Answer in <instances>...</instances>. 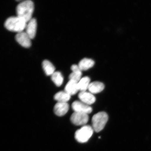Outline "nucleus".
Returning <instances> with one entry per match:
<instances>
[{"label":"nucleus","instance_id":"1","mask_svg":"<svg viewBox=\"0 0 151 151\" xmlns=\"http://www.w3.org/2000/svg\"><path fill=\"white\" fill-rule=\"evenodd\" d=\"M34 4L30 0L24 1L17 5L16 8L17 16L24 19L28 22L31 19L34 10Z\"/></svg>","mask_w":151,"mask_h":151},{"label":"nucleus","instance_id":"2","mask_svg":"<svg viewBox=\"0 0 151 151\" xmlns=\"http://www.w3.org/2000/svg\"><path fill=\"white\" fill-rule=\"evenodd\" d=\"M27 23L24 19L17 16L11 17L7 19L4 25L9 31L19 33L23 32L25 29Z\"/></svg>","mask_w":151,"mask_h":151},{"label":"nucleus","instance_id":"3","mask_svg":"<svg viewBox=\"0 0 151 151\" xmlns=\"http://www.w3.org/2000/svg\"><path fill=\"white\" fill-rule=\"evenodd\" d=\"M108 120V116L104 112L94 114L92 119V127L94 131L99 132L102 130Z\"/></svg>","mask_w":151,"mask_h":151},{"label":"nucleus","instance_id":"4","mask_svg":"<svg viewBox=\"0 0 151 151\" xmlns=\"http://www.w3.org/2000/svg\"><path fill=\"white\" fill-rule=\"evenodd\" d=\"M94 131L93 128L91 126H83L75 132V139L79 142H86L91 137Z\"/></svg>","mask_w":151,"mask_h":151},{"label":"nucleus","instance_id":"5","mask_svg":"<svg viewBox=\"0 0 151 151\" xmlns=\"http://www.w3.org/2000/svg\"><path fill=\"white\" fill-rule=\"evenodd\" d=\"M88 114L85 113L74 112L71 115L70 120L72 123L77 126H84L88 122Z\"/></svg>","mask_w":151,"mask_h":151},{"label":"nucleus","instance_id":"6","mask_svg":"<svg viewBox=\"0 0 151 151\" xmlns=\"http://www.w3.org/2000/svg\"><path fill=\"white\" fill-rule=\"evenodd\" d=\"M72 108L75 112L85 113L88 114L92 112V107L80 101H75L71 105Z\"/></svg>","mask_w":151,"mask_h":151},{"label":"nucleus","instance_id":"7","mask_svg":"<svg viewBox=\"0 0 151 151\" xmlns=\"http://www.w3.org/2000/svg\"><path fill=\"white\" fill-rule=\"evenodd\" d=\"M15 39L19 44L24 48H28L31 46V39L26 32L18 33L15 36Z\"/></svg>","mask_w":151,"mask_h":151},{"label":"nucleus","instance_id":"8","mask_svg":"<svg viewBox=\"0 0 151 151\" xmlns=\"http://www.w3.org/2000/svg\"><path fill=\"white\" fill-rule=\"evenodd\" d=\"M26 27V32L29 35L30 38L33 39L36 35L37 23L36 19L32 18L28 22Z\"/></svg>","mask_w":151,"mask_h":151},{"label":"nucleus","instance_id":"9","mask_svg":"<svg viewBox=\"0 0 151 151\" xmlns=\"http://www.w3.org/2000/svg\"><path fill=\"white\" fill-rule=\"evenodd\" d=\"M78 97L81 101L88 105L93 104L96 100L93 94L86 91L81 92Z\"/></svg>","mask_w":151,"mask_h":151},{"label":"nucleus","instance_id":"10","mask_svg":"<svg viewBox=\"0 0 151 151\" xmlns=\"http://www.w3.org/2000/svg\"><path fill=\"white\" fill-rule=\"evenodd\" d=\"M69 109V105L67 103L58 102L55 105L54 111L57 116H63L67 113Z\"/></svg>","mask_w":151,"mask_h":151},{"label":"nucleus","instance_id":"11","mask_svg":"<svg viewBox=\"0 0 151 151\" xmlns=\"http://www.w3.org/2000/svg\"><path fill=\"white\" fill-rule=\"evenodd\" d=\"M72 73L69 76V80H72L78 82L80 81L82 76V70H81L78 65H73L71 67Z\"/></svg>","mask_w":151,"mask_h":151},{"label":"nucleus","instance_id":"12","mask_svg":"<svg viewBox=\"0 0 151 151\" xmlns=\"http://www.w3.org/2000/svg\"><path fill=\"white\" fill-rule=\"evenodd\" d=\"M104 85L99 82H94L90 83L88 90L92 94H97L103 91L104 88Z\"/></svg>","mask_w":151,"mask_h":151},{"label":"nucleus","instance_id":"13","mask_svg":"<svg viewBox=\"0 0 151 151\" xmlns=\"http://www.w3.org/2000/svg\"><path fill=\"white\" fill-rule=\"evenodd\" d=\"M78 83L74 81L69 80L66 85L65 91L71 96L74 95L79 91Z\"/></svg>","mask_w":151,"mask_h":151},{"label":"nucleus","instance_id":"14","mask_svg":"<svg viewBox=\"0 0 151 151\" xmlns=\"http://www.w3.org/2000/svg\"><path fill=\"white\" fill-rule=\"evenodd\" d=\"M42 68L47 76H52L55 72V67L48 60H45L42 62Z\"/></svg>","mask_w":151,"mask_h":151},{"label":"nucleus","instance_id":"15","mask_svg":"<svg viewBox=\"0 0 151 151\" xmlns=\"http://www.w3.org/2000/svg\"><path fill=\"white\" fill-rule=\"evenodd\" d=\"M71 95L65 91L58 92L54 96V99L58 102L67 103L70 99Z\"/></svg>","mask_w":151,"mask_h":151},{"label":"nucleus","instance_id":"16","mask_svg":"<svg viewBox=\"0 0 151 151\" xmlns=\"http://www.w3.org/2000/svg\"><path fill=\"white\" fill-rule=\"evenodd\" d=\"M94 62L93 60L88 58H84L79 62L78 66L81 70H86L93 67Z\"/></svg>","mask_w":151,"mask_h":151},{"label":"nucleus","instance_id":"17","mask_svg":"<svg viewBox=\"0 0 151 151\" xmlns=\"http://www.w3.org/2000/svg\"><path fill=\"white\" fill-rule=\"evenodd\" d=\"M90 83L89 77L87 76L83 77L78 83L79 91H80L81 92L86 91L88 89Z\"/></svg>","mask_w":151,"mask_h":151},{"label":"nucleus","instance_id":"18","mask_svg":"<svg viewBox=\"0 0 151 151\" xmlns=\"http://www.w3.org/2000/svg\"><path fill=\"white\" fill-rule=\"evenodd\" d=\"M52 81L57 86H60L63 84V77L61 73L59 71H56L51 76Z\"/></svg>","mask_w":151,"mask_h":151}]
</instances>
